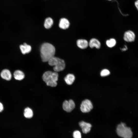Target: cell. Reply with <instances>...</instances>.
Returning <instances> with one entry per match:
<instances>
[{"label": "cell", "instance_id": "cell-15", "mask_svg": "<svg viewBox=\"0 0 138 138\" xmlns=\"http://www.w3.org/2000/svg\"><path fill=\"white\" fill-rule=\"evenodd\" d=\"M14 76L16 79L18 80H22L25 77L24 73L19 70H17L15 71L14 73Z\"/></svg>", "mask_w": 138, "mask_h": 138}, {"label": "cell", "instance_id": "cell-16", "mask_svg": "<svg viewBox=\"0 0 138 138\" xmlns=\"http://www.w3.org/2000/svg\"><path fill=\"white\" fill-rule=\"evenodd\" d=\"M53 23V21L52 19L50 17H48L45 20L44 26L47 29H50L52 26Z\"/></svg>", "mask_w": 138, "mask_h": 138}, {"label": "cell", "instance_id": "cell-17", "mask_svg": "<svg viewBox=\"0 0 138 138\" xmlns=\"http://www.w3.org/2000/svg\"><path fill=\"white\" fill-rule=\"evenodd\" d=\"M33 112L32 109L29 107L25 108L24 110V115L27 118H31L33 116Z\"/></svg>", "mask_w": 138, "mask_h": 138}, {"label": "cell", "instance_id": "cell-20", "mask_svg": "<svg viewBox=\"0 0 138 138\" xmlns=\"http://www.w3.org/2000/svg\"><path fill=\"white\" fill-rule=\"evenodd\" d=\"M73 135L74 138H81V133L78 131H75L73 133Z\"/></svg>", "mask_w": 138, "mask_h": 138}, {"label": "cell", "instance_id": "cell-11", "mask_svg": "<svg viewBox=\"0 0 138 138\" xmlns=\"http://www.w3.org/2000/svg\"><path fill=\"white\" fill-rule=\"evenodd\" d=\"M76 44L77 46L82 49L86 48L88 45V42L84 39H78L77 41Z\"/></svg>", "mask_w": 138, "mask_h": 138}, {"label": "cell", "instance_id": "cell-18", "mask_svg": "<svg viewBox=\"0 0 138 138\" xmlns=\"http://www.w3.org/2000/svg\"><path fill=\"white\" fill-rule=\"evenodd\" d=\"M116 40L114 38H111L107 40L106 42L107 45L109 48H112L114 47L116 45Z\"/></svg>", "mask_w": 138, "mask_h": 138}, {"label": "cell", "instance_id": "cell-1", "mask_svg": "<svg viewBox=\"0 0 138 138\" xmlns=\"http://www.w3.org/2000/svg\"><path fill=\"white\" fill-rule=\"evenodd\" d=\"M40 55L42 61L48 62L52 57L54 56L55 53L54 47L51 44L45 43L43 44L40 49Z\"/></svg>", "mask_w": 138, "mask_h": 138}, {"label": "cell", "instance_id": "cell-21", "mask_svg": "<svg viewBox=\"0 0 138 138\" xmlns=\"http://www.w3.org/2000/svg\"><path fill=\"white\" fill-rule=\"evenodd\" d=\"M3 106L2 104L0 102V112H2L3 110Z\"/></svg>", "mask_w": 138, "mask_h": 138}, {"label": "cell", "instance_id": "cell-10", "mask_svg": "<svg viewBox=\"0 0 138 138\" xmlns=\"http://www.w3.org/2000/svg\"><path fill=\"white\" fill-rule=\"evenodd\" d=\"M88 45L91 48L95 47L97 49H99L101 46V43L100 41L97 39L93 38L91 39L89 42Z\"/></svg>", "mask_w": 138, "mask_h": 138}, {"label": "cell", "instance_id": "cell-9", "mask_svg": "<svg viewBox=\"0 0 138 138\" xmlns=\"http://www.w3.org/2000/svg\"><path fill=\"white\" fill-rule=\"evenodd\" d=\"M70 23L69 21L65 18H61L59 21V26L61 28L65 29L68 28Z\"/></svg>", "mask_w": 138, "mask_h": 138}, {"label": "cell", "instance_id": "cell-2", "mask_svg": "<svg viewBox=\"0 0 138 138\" xmlns=\"http://www.w3.org/2000/svg\"><path fill=\"white\" fill-rule=\"evenodd\" d=\"M58 77V74L57 72L48 71L43 74L42 78L47 85L55 87L57 85Z\"/></svg>", "mask_w": 138, "mask_h": 138}, {"label": "cell", "instance_id": "cell-3", "mask_svg": "<svg viewBox=\"0 0 138 138\" xmlns=\"http://www.w3.org/2000/svg\"><path fill=\"white\" fill-rule=\"evenodd\" d=\"M116 132L119 136L123 138H132L133 136L131 129L123 122H121L117 125Z\"/></svg>", "mask_w": 138, "mask_h": 138}, {"label": "cell", "instance_id": "cell-8", "mask_svg": "<svg viewBox=\"0 0 138 138\" xmlns=\"http://www.w3.org/2000/svg\"><path fill=\"white\" fill-rule=\"evenodd\" d=\"M79 125L82 129L83 132L84 133H87L90 131L91 125L89 123L82 121L79 123Z\"/></svg>", "mask_w": 138, "mask_h": 138}, {"label": "cell", "instance_id": "cell-12", "mask_svg": "<svg viewBox=\"0 0 138 138\" xmlns=\"http://www.w3.org/2000/svg\"><path fill=\"white\" fill-rule=\"evenodd\" d=\"M1 75V77L4 79L9 80L12 78V74L10 71L7 69H4L2 71Z\"/></svg>", "mask_w": 138, "mask_h": 138}, {"label": "cell", "instance_id": "cell-13", "mask_svg": "<svg viewBox=\"0 0 138 138\" xmlns=\"http://www.w3.org/2000/svg\"><path fill=\"white\" fill-rule=\"evenodd\" d=\"M19 47L21 53L24 54L29 53L31 49V46L26 43L20 45Z\"/></svg>", "mask_w": 138, "mask_h": 138}, {"label": "cell", "instance_id": "cell-4", "mask_svg": "<svg viewBox=\"0 0 138 138\" xmlns=\"http://www.w3.org/2000/svg\"><path fill=\"white\" fill-rule=\"evenodd\" d=\"M49 65L53 66V70L57 72L63 70L65 67V64L64 60L58 57L53 56L48 61Z\"/></svg>", "mask_w": 138, "mask_h": 138}, {"label": "cell", "instance_id": "cell-24", "mask_svg": "<svg viewBox=\"0 0 138 138\" xmlns=\"http://www.w3.org/2000/svg\"><path fill=\"white\" fill-rule=\"evenodd\" d=\"M109 0V1H111V0Z\"/></svg>", "mask_w": 138, "mask_h": 138}, {"label": "cell", "instance_id": "cell-5", "mask_svg": "<svg viewBox=\"0 0 138 138\" xmlns=\"http://www.w3.org/2000/svg\"><path fill=\"white\" fill-rule=\"evenodd\" d=\"M93 108L91 102L89 100L85 99L82 102L80 106L81 111L83 113L90 112Z\"/></svg>", "mask_w": 138, "mask_h": 138}, {"label": "cell", "instance_id": "cell-19", "mask_svg": "<svg viewBox=\"0 0 138 138\" xmlns=\"http://www.w3.org/2000/svg\"><path fill=\"white\" fill-rule=\"evenodd\" d=\"M110 74V71L106 69L102 70L100 73V75L102 77H105L108 76Z\"/></svg>", "mask_w": 138, "mask_h": 138}, {"label": "cell", "instance_id": "cell-7", "mask_svg": "<svg viewBox=\"0 0 138 138\" xmlns=\"http://www.w3.org/2000/svg\"><path fill=\"white\" fill-rule=\"evenodd\" d=\"M135 36L134 33L131 31L129 30L125 32L124 35V40L127 42H132L134 40Z\"/></svg>", "mask_w": 138, "mask_h": 138}, {"label": "cell", "instance_id": "cell-23", "mask_svg": "<svg viewBox=\"0 0 138 138\" xmlns=\"http://www.w3.org/2000/svg\"><path fill=\"white\" fill-rule=\"evenodd\" d=\"M123 51H125L127 49V47L125 45V47L121 49Z\"/></svg>", "mask_w": 138, "mask_h": 138}, {"label": "cell", "instance_id": "cell-6", "mask_svg": "<svg viewBox=\"0 0 138 138\" xmlns=\"http://www.w3.org/2000/svg\"><path fill=\"white\" fill-rule=\"evenodd\" d=\"M62 107L64 110L67 112H70L74 108L75 104L74 101L72 99L68 101L65 100L63 103Z\"/></svg>", "mask_w": 138, "mask_h": 138}, {"label": "cell", "instance_id": "cell-22", "mask_svg": "<svg viewBox=\"0 0 138 138\" xmlns=\"http://www.w3.org/2000/svg\"><path fill=\"white\" fill-rule=\"evenodd\" d=\"M135 5L138 10V0H137L135 2Z\"/></svg>", "mask_w": 138, "mask_h": 138}, {"label": "cell", "instance_id": "cell-14", "mask_svg": "<svg viewBox=\"0 0 138 138\" xmlns=\"http://www.w3.org/2000/svg\"><path fill=\"white\" fill-rule=\"evenodd\" d=\"M75 78V76L73 74H69L64 77V80L67 84L71 85L74 82Z\"/></svg>", "mask_w": 138, "mask_h": 138}]
</instances>
